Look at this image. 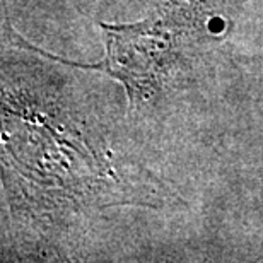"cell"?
Listing matches in <instances>:
<instances>
[{
    "label": "cell",
    "mask_w": 263,
    "mask_h": 263,
    "mask_svg": "<svg viewBox=\"0 0 263 263\" xmlns=\"http://www.w3.org/2000/svg\"><path fill=\"white\" fill-rule=\"evenodd\" d=\"M96 24L104 33V60L77 67L118 79L132 108L173 86L224 31L220 0H166L139 23Z\"/></svg>",
    "instance_id": "6da1fadb"
}]
</instances>
